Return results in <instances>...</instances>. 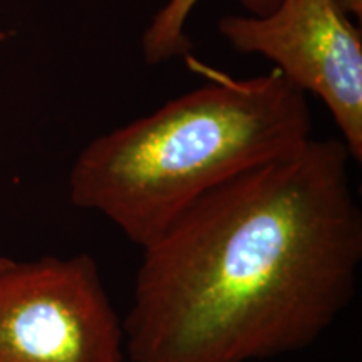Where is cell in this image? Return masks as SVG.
Wrapping results in <instances>:
<instances>
[{
	"instance_id": "1",
	"label": "cell",
	"mask_w": 362,
	"mask_h": 362,
	"mask_svg": "<svg viewBox=\"0 0 362 362\" xmlns=\"http://www.w3.org/2000/svg\"><path fill=\"white\" fill-rule=\"evenodd\" d=\"M341 139L235 176L143 247L129 362H253L304 351L356 297L362 211Z\"/></svg>"
},
{
	"instance_id": "2",
	"label": "cell",
	"mask_w": 362,
	"mask_h": 362,
	"mask_svg": "<svg viewBox=\"0 0 362 362\" xmlns=\"http://www.w3.org/2000/svg\"><path fill=\"white\" fill-rule=\"evenodd\" d=\"M185 59L210 81L96 136L69 173L72 205L103 215L139 248L203 194L312 138L307 94L279 69L233 78Z\"/></svg>"
},
{
	"instance_id": "3",
	"label": "cell",
	"mask_w": 362,
	"mask_h": 362,
	"mask_svg": "<svg viewBox=\"0 0 362 362\" xmlns=\"http://www.w3.org/2000/svg\"><path fill=\"white\" fill-rule=\"evenodd\" d=\"M0 362H128L123 319L93 257L0 270Z\"/></svg>"
},
{
	"instance_id": "4",
	"label": "cell",
	"mask_w": 362,
	"mask_h": 362,
	"mask_svg": "<svg viewBox=\"0 0 362 362\" xmlns=\"http://www.w3.org/2000/svg\"><path fill=\"white\" fill-rule=\"evenodd\" d=\"M218 33L319 98L352 160H362V33L336 0H280L265 16L223 17Z\"/></svg>"
},
{
	"instance_id": "5",
	"label": "cell",
	"mask_w": 362,
	"mask_h": 362,
	"mask_svg": "<svg viewBox=\"0 0 362 362\" xmlns=\"http://www.w3.org/2000/svg\"><path fill=\"white\" fill-rule=\"evenodd\" d=\"M200 0H166L141 35V54L148 66H160L192 52L193 42L187 33L189 16ZM280 0H242L248 16H265Z\"/></svg>"
},
{
	"instance_id": "6",
	"label": "cell",
	"mask_w": 362,
	"mask_h": 362,
	"mask_svg": "<svg viewBox=\"0 0 362 362\" xmlns=\"http://www.w3.org/2000/svg\"><path fill=\"white\" fill-rule=\"evenodd\" d=\"M336 2L344 8V11L349 13L352 19L357 17V21H361V17H362V0H336Z\"/></svg>"
},
{
	"instance_id": "7",
	"label": "cell",
	"mask_w": 362,
	"mask_h": 362,
	"mask_svg": "<svg viewBox=\"0 0 362 362\" xmlns=\"http://www.w3.org/2000/svg\"><path fill=\"white\" fill-rule=\"evenodd\" d=\"M11 264H12V259H8V257H6V255H0V270H4Z\"/></svg>"
}]
</instances>
